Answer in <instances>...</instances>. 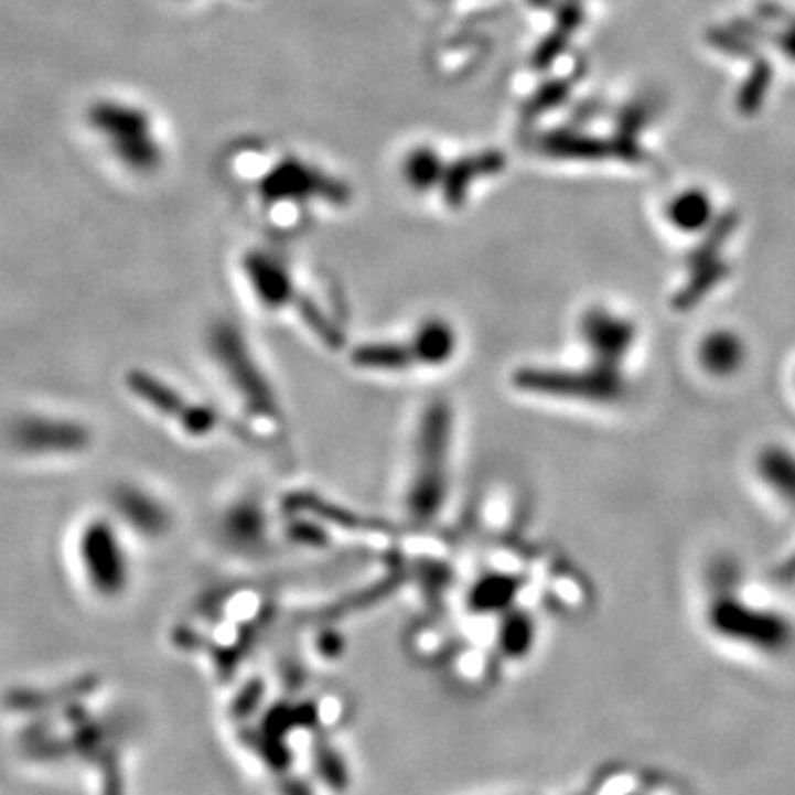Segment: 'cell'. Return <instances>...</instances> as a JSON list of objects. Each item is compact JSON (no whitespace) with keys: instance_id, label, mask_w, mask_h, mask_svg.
I'll list each match as a JSON object with an SVG mask.
<instances>
[{"instance_id":"6da1fadb","label":"cell","mask_w":795,"mask_h":795,"mask_svg":"<svg viewBox=\"0 0 795 795\" xmlns=\"http://www.w3.org/2000/svg\"><path fill=\"white\" fill-rule=\"evenodd\" d=\"M458 352V334L444 319L422 321L409 341H374L352 354V363L376 374H407L409 369L444 367Z\"/></svg>"},{"instance_id":"7a4b0ae2","label":"cell","mask_w":795,"mask_h":795,"mask_svg":"<svg viewBox=\"0 0 795 795\" xmlns=\"http://www.w3.org/2000/svg\"><path fill=\"white\" fill-rule=\"evenodd\" d=\"M94 122L111 140L114 151L129 169L151 173L162 164V147L144 111L125 105H100Z\"/></svg>"},{"instance_id":"3957f363","label":"cell","mask_w":795,"mask_h":795,"mask_svg":"<svg viewBox=\"0 0 795 795\" xmlns=\"http://www.w3.org/2000/svg\"><path fill=\"white\" fill-rule=\"evenodd\" d=\"M259 195L264 202H327L343 206L350 202V189L345 182L323 173L321 169L297 160L286 158L279 162L259 184Z\"/></svg>"},{"instance_id":"277c9868","label":"cell","mask_w":795,"mask_h":795,"mask_svg":"<svg viewBox=\"0 0 795 795\" xmlns=\"http://www.w3.org/2000/svg\"><path fill=\"white\" fill-rule=\"evenodd\" d=\"M211 347L219 358L228 380L237 385L235 389L237 398H241L248 405L250 416L261 420L264 418L272 420L277 411L275 407H270L272 405V394L268 391L270 385L264 378V374L257 369L250 352L246 350L241 334L233 325H219L211 334Z\"/></svg>"},{"instance_id":"5b68a950","label":"cell","mask_w":795,"mask_h":795,"mask_svg":"<svg viewBox=\"0 0 795 795\" xmlns=\"http://www.w3.org/2000/svg\"><path fill=\"white\" fill-rule=\"evenodd\" d=\"M244 272L250 281V288L266 310H283V308H299L303 294L297 292L292 275L288 266L264 250H253L244 259Z\"/></svg>"},{"instance_id":"8992f818","label":"cell","mask_w":795,"mask_h":795,"mask_svg":"<svg viewBox=\"0 0 795 795\" xmlns=\"http://www.w3.org/2000/svg\"><path fill=\"white\" fill-rule=\"evenodd\" d=\"M504 166V158L497 151H482L475 155H466L447 164L444 178L440 184L442 200L449 208H460L469 200L473 184L482 178L495 175Z\"/></svg>"},{"instance_id":"52a82bcc","label":"cell","mask_w":795,"mask_h":795,"mask_svg":"<svg viewBox=\"0 0 795 795\" xmlns=\"http://www.w3.org/2000/svg\"><path fill=\"white\" fill-rule=\"evenodd\" d=\"M444 169H447L444 158L433 147L422 144L405 155L400 175L413 193H431L440 189Z\"/></svg>"},{"instance_id":"ba28073f","label":"cell","mask_w":795,"mask_h":795,"mask_svg":"<svg viewBox=\"0 0 795 795\" xmlns=\"http://www.w3.org/2000/svg\"><path fill=\"white\" fill-rule=\"evenodd\" d=\"M700 358L707 372L711 374H729L740 363V343L731 334H711L700 345Z\"/></svg>"},{"instance_id":"9c48e42d","label":"cell","mask_w":795,"mask_h":795,"mask_svg":"<svg viewBox=\"0 0 795 795\" xmlns=\"http://www.w3.org/2000/svg\"><path fill=\"white\" fill-rule=\"evenodd\" d=\"M667 215H669L672 224L678 228H696L707 219L709 202H705L702 193L685 191V193H678L667 204Z\"/></svg>"}]
</instances>
